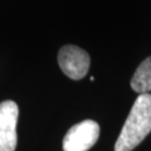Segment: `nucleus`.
Instances as JSON below:
<instances>
[{"label": "nucleus", "instance_id": "1", "mask_svg": "<svg viewBox=\"0 0 151 151\" xmlns=\"http://www.w3.org/2000/svg\"><path fill=\"white\" fill-rule=\"evenodd\" d=\"M151 131V94H140L132 105L118 140L115 151L133 150Z\"/></svg>", "mask_w": 151, "mask_h": 151}, {"label": "nucleus", "instance_id": "2", "mask_svg": "<svg viewBox=\"0 0 151 151\" xmlns=\"http://www.w3.org/2000/svg\"><path fill=\"white\" fill-rule=\"evenodd\" d=\"M100 127L93 120H85L72 127L63 140L64 151H87L96 143Z\"/></svg>", "mask_w": 151, "mask_h": 151}, {"label": "nucleus", "instance_id": "3", "mask_svg": "<svg viewBox=\"0 0 151 151\" xmlns=\"http://www.w3.org/2000/svg\"><path fill=\"white\" fill-rule=\"evenodd\" d=\"M90 56L84 49L74 45L63 46L58 52L60 70L72 80H82L90 68Z\"/></svg>", "mask_w": 151, "mask_h": 151}, {"label": "nucleus", "instance_id": "4", "mask_svg": "<svg viewBox=\"0 0 151 151\" xmlns=\"http://www.w3.org/2000/svg\"><path fill=\"white\" fill-rule=\"evenodd\" d=\"M18 114V105L14 101L0 103V151L16 149Z\"/></svg>", "mask_w": 151, "mask_h": 151}, {"label": "nucleus", "instance_id": "5", "mask_svg": "<svg viewBox=\"0 0 151 151\" xmlns=\"http://www.w3.org/2000/svg\"><path fill=\"white\" fill-rule=\"evenodd\" d=\"M131 87L139 94H148L151 91V56L137 68L131 80Z\"/></svg>", "mask_w": 151, "mask_h": 151}]
</instances>
